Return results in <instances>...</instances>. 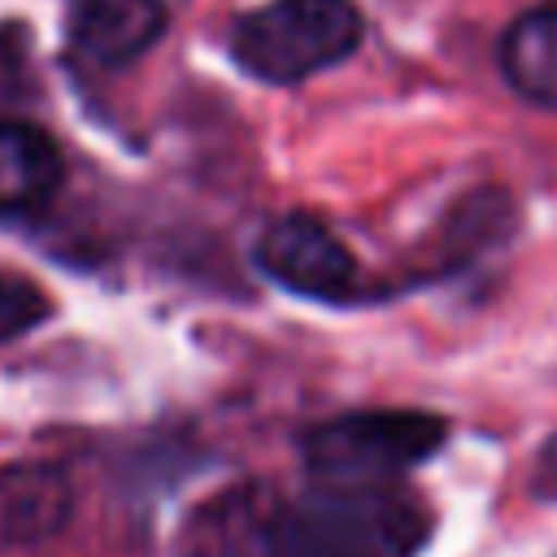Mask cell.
I'll return each mask as SVG.
<instances>
[{"label": "cell", "mask_w": 557, "mask_h": 557, "mask_svg": "<svg viewBox=\"0 0 557 557\" xmlns=\"http://www.w3.org/2000/svg\"><path fill=\"white\" fill-rule=\"evenodd\" d=\"M70 513V492L52 470H17L0 500V535L13 544H35L52 535Z\"/></svg>", "instance_id": "obj_8"}, {"label": "cell", "mask_w": 557, "mask_h": 557, "mask_svg": "<svg viewBox=\"0 0 557 557\" xmlns=\"http://www.w3.org/2000/svg\"><path fill=\"white\" fill-rule=\"evenodd\" d=\"M500 70L518 96L557 109V0L527 9L505 30Z\"/></svg>", "instance_id": "obj_7"}, {"label": "cell", "mask_w": 557, "mask_h": 557, "mask_svg": "<svg viewBox=\"0 0 557 557\" xmlns=\"http://www.w3.org/2000/svg\"><path fill=\"white\" fill-rule=\"evenodd\" d=\"M48 313H52V305H48V296H44L30 278L0 270V339L26 335V331L39 326Z\"/></svg>", "instance_id": "obj_9"}, {"label": "cell", "mask_w": 557, "mask_h": 557, "mask_svg": "<svg viewBox=\"0 0 557 557\" xmlns=\"http://www.w3.org/2000/svg\"><path fill=\"white\" fill-rule=\"evenodd\" d=\"M426 509L392 479H322L274 531L278 557H418Z\"/></svg>", "instance_id": "obj_1"}, {"label": "cell", "mask_w": 557, "mask_h": 557, "mask_svg": "<svg viewBox=\"0 0 557 557\" xmlns=\"http://www.w3.org/2000/svg\"><path fill=\"white\" fill-rule=\"evenodd\" d=\"M61 183L57 144L30 122H0V218H26Z\"/></svg>", "instance_id": "obj_6"}, {"label": "cell", "mask_w": 557, "mask_h": 557, "mask_svg": "<svg viewBox=\"0 0 557 557\" xmlns=\"http://www.w3.org/2000/svg\"><path fill=\"white\" fill-rule=\"evenodd\" d=\"M366 22L352 0H265L231 30L235 61L261 78L292 87L357 52Z\"/></svg>", "instance_id": "obj_2"}, {"label": "cell", "mask_w": 557, "mask_h": 557, "mask_svg": "<svg viewBox=\"0 0 557 557\" xmlns=\"http://www.w3.org/2000/svg\"><path fill=\"white\" fill-rule=\"evenodd\" d=\"M165 35V0H74L70 44L83 61L117 70Z\"/></svg>", "instance_id": "obj_5"}, {"label": "cell", "mask_w": 557, "mask_h": 557, "mask_svg": "<svg viewBox=\"0 0 557 557\" xmlns=\"http://www.w3.org/2000/svg\"><path fill=\"white\" fill-rule=\"evenodd\" d=\"M257 265L287 292L313 300H348L357 292V261L339 244V235L313 213H283L274 218L257 244Z\"/></svg>", "instance_id": "obj_4"}, {"label": "cell", "mask_w": 557, "mask_h": 557, "mask_svg": "<svg viewBox=\"0 0 557 557\" xmlns=\"http://www.w3.org/2000/svg\"><path fill=\"white\" fill-rule=\"evenodd\" d=\"M448 426L435 413L370 409L344 413L305 435V461L318 479H396L440 453Z\"/></svg>", "instance_id": "obj_3"}]
</instances>
